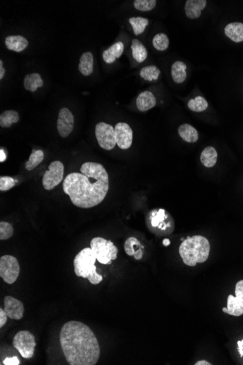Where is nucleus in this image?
Wrapping results in <instances>:
<instances>
[{"label":"nucleus","instance_id":"2","mask_svg":"<svg viewBox=\"0 0 243 365\" xmlns=\"http://www.w3.org/2000/svg\"><path fill=\"white\" fill-rule=\"evenodd\" d=\"M59 341L68 365L97 364L101 354L99 341L86 324L80 321H68L61 330Z\"/></svg>","mask_w":243,"mask_h":365},{"label":"nucleus","instance_id":"42","mask_svg":"<svg viewBox=\"0 0 243 365\" xmlns=\"http://www.w3.org/2000/svg\"><path fill=\"white\" fill-rule=\"evenodd\" d=\"M0 162L2 163L6 160V155L2 149H0Z\"/></svg>","mask_w":243,"mask_h":365},{"label":"nucleus","instance_id":"39","mask_svg":"<svg viewBox=\"0 0 243 365\" xmlns=\"http://www.w3.org/2000/svg\"><path fill=\"white\" fill-rule=\"evenodd\" d=\"M143 248H144V246H141V248H138L137 250H135V254H134L133 255L134 258H135V260H141V259H142L143 255H144L142 250Z\"/></svg>","mask_w":243,"mask_h":365},{"label":"nucleus","instance_id":"32","mask_svg":"<svg viewBox=\"0 0 243 365\" xmlns=\"http://www.w3.org/2000/svg\"><path fill=\"white\" fill-rule=\"evenodd\" d=\"M13 234V227L10 223L6 222V221L0 222V240L4 241V240L10 239Z\"/></svg>","mask_w":243,"mask_h":365},{"label":"nucleus","instance_id":"7","mask_svg":"<svg viewBox=\"0 0 243 365\" xmlns=\"http://www.w3.org/2000/svg\"><path fill=\"white\" fill-rule=\"evenodd\" d=\"M20 274L18 260L12 255H6L0 258V277L8 285L16 282Z\"/></svg>","mask_w":243,"mask_h":365},{"label":"nucleus","instance_id":"25","mask_svg":"<svg viewBox=\"0 0 243 365\" xmlns=\"http://www.w3.org/2000/svg\"><path fill=\"white\" fill-rule=\"evenodd\" d=\"M19 121V115L16 111L6 110L0 115V126L10 128L13 123Z\"/></svg>","mask_w":243,"mask_h":365},{"label":"nucleus","instance_id":"19","mask_svg":"<svg viewBox=\"0 0 243 365\" xmlns=\"http://www.w3.org/2000/svg\"><path fill=\"white\" fill-rule=\"evenodd\" d=\"M179 134L182 140L186 143H194L198 140L199 135L197 131L191 125L186 123L179 126Z\"/></svg>","mask_w":243,"mask_h":365},{"label":"nucleus","instance_id":"24","mask_svg":"<svg viewBox=\"0 0 243 365\" xmlns=\"http://www.w3.org/2000/svg\"><path fill=\"white\" fill-rule=\"evenodd\" d=\"M130 48H131L133 57L136 62H138V63H142L146 60L148 56L147 50L140 40L133 39Z\"/></svg>","mask_w":243,"mask_h":365},{"label":"nucleus","instance_id":"44","mask_svg":"<svg viewBox=\"0 0 243 365\" xmlns=\"http://www.w3.org/2000/svg\"><path fill=\"white\" fill-rule=\"evenodd\" d=\"M163 244L165 246H169V245L171 244V241H170V240L168 239V238H166V239L163 240Z\"/></svg>","mask_w":243,"mask_h":365},{"label":"nucleus","instance_id":"22","mask_svg":"<svg viewBox=\"0 0 243 365\" xmlns=\"http://www.w3.org/2000/svg\"><path fill=\"white\" fill-rule=\"evenodd\" d=\"M218 159V153L216 149L213 146H208L202 151L200 155V161L203 166L207 168H211L216 164Z\"/></svg>","mask_w":243,"mask_h":365},{"label":"nucleus","instance_id":"30","mask_svg":"<svg viewBox=\"0 0 243 365\" xmlns=\"http://www.w3.org/2000/svg\"><path fill=\"white\" fill-rule=\"evenodd\" d=\"M152 44L157 51H166L169 46V39L166 34L158 33L154 37Z\"/></svg>","mask_w":243,"mask_h":365},{"label":"nucleus","instance_id":"1","mask_svg":"<svg viewBox=\"0 0 243 365\" xmlns=\"http://www.w3.org/2000/svg\"><path fill=\"white\" fill-rule=\"evenodd\" d=\"M110 179L104 166L86 162L80 172L68 174L63 182V192L69 196L75 207L90 209L101 204L108 193Z\"/></svg>","mask_w":243,"mask_h":365},{"label":"nucleus","instance_id":"27","mask_svg":"<svg viewBox=\"0 0 243 365\" xmlns=\"http://www.w3.org/2000/svg\"><path fill=\"white\" fill-rule=\"evenodd\" d=\"M129 23L133 27L134 34L139 35L144 32L145 29L149 24V20L142 17H132L129 19Z\"/></svg>","mask_w":243,"mask_h":365},{"label":"nucleus","instance_id":"43","mask_svg":"<svg viewBox=\"0 0 243 365\" xmlns=\"http://www.w3.org/2000/svg\"><path fill=\"white\" fill-rule=\"evenodd\" d=\"M195 365H211L212 364H210V363H208V362L205 361V360H201V361L197 362V363L194 364Z\"/></svg>","mask_w":243,"mask_h":365},{"label":"nucleus","instance_id":"35","mask_svg":"<svg viewBox=\"0 0 243 365\" xmlns=\"http://www.w3.org/2000/svg\"><path fill=\"white\" fill-rule=\"evenodd\" d=\"M166 211L160 210L156 213L155 216L152 218L151 224L153 227H158L159 228L162 229L161 223L166 219Z\"/></svg>","mask_w":243,"mask_h":365},{"label":"nucleus","instance_id":"11","mask_svg":"<svg viewBox=\"0 0 243 365\" xmlns=\"http://www.w3.org/2000/svg\"><path fill=\"white\" fill-rule=\"evenodd\" d=\"M115 138L117 145L122 149H127L133 143V130L127 123H119L115 126Z\"/></svg>","mask_w":243,"mask_h":365},{"label":"nucleus","instance_id":"6","mask_svg":"<svg viewBox=\"0 0 243 365\" xmlns=\"http://www.w3.org/2000/svg\"><path fill=\"white\" fill-rule=\"evenodd\" d=\"M12 344L23 358L31 359L34 357L36 341L32 332L28 330L18 332L14 336Z\"/></svg>","mask_w":243,"mask_h":365},{"label":"nucleus","instance_id":"23","mask_svg":"<svg viewBox=\"0 0 243 365\" xmlns=\"http://www.w3.org/2000/svg\"><path fill=\"white\" fill-rule=\"evenodd\" d=\"M43 85L44 82L39 73L26 74L24 78V88L26 90L35 92L37 88H41Z\"/></svg>","mask_w":243,"mask_h":365},{"label":"nucleus","instance_id":"8","mask_svg":"<svg viewBox=\"0 0 243 365\" xmlns=\"http://www.w3.org/2000/svg\"><path fill=\"white\" fill-rule=\"evenodd\" d=\"M96 140L99 146L105 150H112L117 145L115 129L112 125L101 122L96 126Z\"/></svg>","mask_w":243,"mask_h":365},{"label":"nucleus","instance_id":"45","mask_svg":"<svg viewBox=\"0 0 243 365\" xmlns=\"http://www.w3.org/2000/svg\"><path fill=\"white\" fill-rule=\"evenodd\" d=\"M181 240H182V241H184L185 239H184V238H182V239H181Z\"/></svg>","mask_w":243,"mask_h":365},{"label":"nucleus","instance_id":"34","mask_svg":"<svg viewBox=\"0 0 243 365\" xmlns=\"http://www.w3.org/2000/svg\"><path fill=\"white\" fill-rule=\"evenodd\" d=\"M17 181L13 178L10 177H0V190L1 191H7L15 187Z\"/></svg>","mask_w":243,"mask_h":365},{"label":"nucleus","instance_id":"31","mask_svg":"<svg viewBox=\"0 0 243 365\" xmlns=\"http://www.w3.org/2000/svg\"><path fill=\"white\" fill-rule=\"evenodd\" d=\"M133 2L135 8L143 12L153 10L157 4L156 0H135Z\"/></svg>","mask_w":243,"mask_h":365},{"label":"nucleus","instance_id":"28","mask_svg":"<svg viewBox=\"0 0 243 365\" xmlns=\"http://www.w3.org/2000/svg\"><path fill=\"white\" fill-rule=\"evenodd\" d=\"M188 107L193 112H203L208 107V103L205 98L202 96H197L194 99L189 100L188 102Z\"/></svg>","mask_w":243,"mask_h":365},{"label":"nucleus","instance_id":"17","mask_svg":"<svg viewBox=\"0 0 243 365\" xmlns=\"http://www.w3.org/2000/svg\"><path fill=\"white\" fill-rule=\"evenodd\" d=\"M227 37L235 43L243 42V23L233 22L229 23L224 29Z\"/></svg>","mask_w":243,"mask_h":365},{"label":"nucleus","instance_id":"40","mask_svg":"<svg viewBox=\"0 0 243 365\" xmlns=\"http://www.w3.org/2000/svg\"><path fill=\"white\" fill-rule=\"evenodd\" d=\"M4 74H5V70H4V67H3L2 60H0V79H3Z\"/></svg>","mask_w":243,"mask_h":365},{"label":"nucleus","instance_id":"5","mask_svg":"<svg viewBox=\"0 0 243 365\" xmlns=\"http://www.w3.org/2000/svg\"><path fill=\"white\" fill-rule=\"evenodd\" d=\"M90 248L101 264L111 265L118 257V249L113 242L101 237H96L90 241Z\"/></svg>","mask_w":243,"mask_h":365},{"label":"nucleus","instance_id":"13","mask_svg":"<svg viewBox=\"0 0 243 365\" xmlns=\"http://www.w3.org/2000/svg\"><path fill=\"white\" fill-rule=\"evenodd\" d=\"M207 1L205 0H187L185 4V12L187 18L190 19L198 18L201 12L206 7Z\"/></svg>","mask_w":243,"mask_h":365},{"label":"nucleus","instance_id":"12","mask_svg":"<svg viewBox=\"0 0 243 365\" xmlns=\"http://www.w3.org/2000/svg\"><path fill=\"white\" fill-rule=\"evenodd\" d=\"M4 311L8 318L13 320H21L23 316L24 306L22 302L12 296H6L4 299Z\"/></svg>","mask_w":243,"mask_h":365},{"label":"nucleus","instance_id":"33","mask_svg":"<svg viewBox=\"0 0 243 365\" xmlns=\"http://www.w3.org/2000/svg\"><path fill=\"white\" fill-rule=\"evenodd\" d=\"M141 246V243L135 237H130L126 240L124 243V251L125 253L129 256H133L135 254V246Z\"/></svg>","mask_w":243,"mask_h":365},{"label":"nucleus","instance_id":"14","mask_svg":"<svg viewBox=\"0 0 243 365\" xmlns=\"http://www.w3.org/2000/svg\"><path fill=\"white\" fill-rule=\"evenodd\" d=\"M157 104L155 96L153 93L149 90L142 92L138 95L136 99V106L138 110L141 112H146V111L151 110L155 107Z\"/></svg>","mask_w":243,"mask_h":365},{"label":"nucleus","instance_id":"21","mask_svg":"<svg viewBox=\"0 0 243 365\" xmlns=\"http://www.w3.org/2000/svg\"><path fill=\"white\" fill-rule=\"evenodd\" d=\"M186 65L183 62L177 61L171 67V76L176 83L184 82L186 78Z\"/></svg>","mask_w":243,"mask_h":365},{"label":"nucleus","instance_id":"26","mask_svg":"<svg viewBox=\"0 0 243 365\" xmlns=\"http://www.w3.org/2000/svg\"><path fill=\"white\" fill-rule=\"evenodd\" d=\"M44 159V152L41 149H32V154L29 160L26 161L25 167L27 171H32L36 167L40 165Z\"/></svg>","mask_w":243,"mask_h":365},{"label":"nucleus","instance_id":"10","mask_svg":"<svg viewBox=\"0 0 243 365\" xmlns=\"http://www.w3.org/2000/svg\"><path fill=\"white\" fill-rule=\"evenodd\" d=\"M74 118L72 112L66 107L59 111L57 121V129L61 137L66 138L74 129Z\"/></svg>","mask_w":243,"mask_h":365},{"label":"nucleus","instance_id":"20","mask_svg":"<svg viewBox=\"0 0 243 365\" xmlns=\"http://www.w3.org/2000/svg\"><path fill=\"white\" fill-rule=\"evenodd\" d=\"M93 55L92 53L85 52L79 59V71L84 76H90L93 72Z\"/></svg>","mask_w":243,"mask_h":365},{"label":"nucleus","instance_id":"37","mask_svg":"<svg viewBox=\"0 0 243 365\" xmlns=\"http://www.w3.org/2000/svg\"><path fill=\"white\" fill-rule=\"evenodd\" d=\"M3 363L4 365H18L20 364V361L17 357H7L4 360Z\"/></svg>","mask_w":243,"mask_h":365},{"label":"nucleus","instance_id":"41","mask_svg":"<svg viewBox=\"0 0 243 365\" xmlns=\"http://www.w3.org/2000/svg\"><path fill=\"white\" fill-rule=\"evenodd\" d=\"M238 352L241 354V357H243V340L238 341Z\"/></svg>","mask_w":243,"mask_h":365},{"label":"nucleus","instance_id":"36","mask_svg":"<svg viewBox=\"0 0 243 365\" xmlns=\"http://www.w3.org/2000/svg\"><path fill=\"white\" fill-rule=\"evenodd\" d=\"M235 294L241 297L243 300V280L240 281L237 283L235 288Z\"/></svg>","mask_w":243,"mask_h":365},{"label":"nucleus","instance_id":"9","mask_svg":"<svg viewBox=\"0 0 243 365\" xmlns=\"http://www.w3.org/2000/svg\"><path fill=\"white\" fill-rule=\"evenodd\" d=\"M64 166L59 160H55L50 164L48 171L43 178V185L46 190H52L63 182Z\"/></svg>","mask_w":243,"mask_h":365},{"label":"nucleus","instance_id":"29","mask_svg":"<svg viewBox=\"0 0 243 365\" xmlns=\"http://www.w3.org/2000/svg\"><path fill=\"white\" fill-rule=\"evenodd\" d=\"M160 70L156 66L145 67L141 69L140 76L145 80L153 81L158 79Z\"/></svg>","mask_w":243,"mask_h":365},{"label":"nucleus","instance_id":"4","mask_svg":"<svg viewBox=\"0 0 243 365\" xmlns=\"http://www.w3.org/2000/svg\"><path fill=\"white\" fill-rule=\"evenodd\" d=\"M97 260L91 248H85L74 259V273L78 277L88 279L93 285H97L103 280V277L97 273L95 263Z\"/></svg>","mask_w":243,"mask_h":365},{"label":"nucleus","instance_id":"3","mask_svg":"<svg viewBox=\"0 0 243 365\" xmlns=\"http://www.w3.org/2000/svg\"><path fill=\"white\" fill-rule=\"evenodd\" d=\"M210 243L202 235L188 236L179 246V255L186 266L194 267L203 263L209 257Z\"/></svg>","mask_w":243,"mask_h":365},{"label":"nucleus","instance_id":"38","mask_svg":"<svg viewBox=\"0 0 243 365\" xmlns=\"http://www.w3.org/2000/svg\"><path fill=\"white\" fill-rule=\"evenodd\" d=\"M7 313L3 310L2 308L0 309V328H2L4 327V324L7 322Z\"/></svg>","mask_w":243,"mask_h":365},{"label":"nucleus","instance_id":"18","mask_svg":"<svg viewBox=\"0 0 243 365\" xmlns=\"http://www.w3.org/2000/svg\"><path fill=\"white\" fill-rule=\"evenodd\" d=\"M124 44L122 42L115 43L103 53V59L107 64H112L122 55Z\"/></svg>","mask_w":243,"mask_h":365},{"label":"nucleus","instance_id":"15","mask_svg":"<svg viewBox=\"0 0 243 365\" xmlns=\"http://www.w3.org/2000/svg\"><path fill=\"white\" fill-rule=\"evenodd\" d=\"M224 313L234 316H241L243 314V300L238 296L234 297L230 294L227 298V307L223 308Z\"/></svg>","mask_w":243,"mask_h":365},{"label":"nucleus","instance_id":"16","mask_svg":"<svg viewBox=\"0 0 243 365\" xmlns=\"http://www.w3.org/2000/svg\"><path fill=\"white\" fill-rule=\"evenodd\" d=\"M4 43L7 49L17 53L24 51L29 45L28 40L21 35L8 36L5 39Z\"/></svg>","mask_w":243,"mask_h":365}]
</instances>
